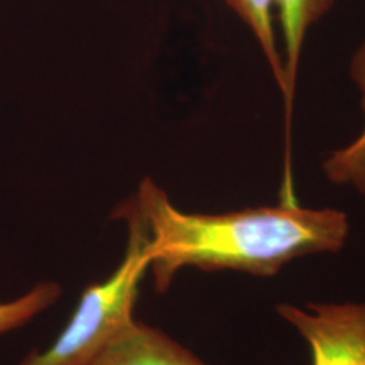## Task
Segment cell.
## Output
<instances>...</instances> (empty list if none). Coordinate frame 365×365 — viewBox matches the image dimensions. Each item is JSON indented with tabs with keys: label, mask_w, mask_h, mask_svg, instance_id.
I'll return each mask as SVG.
<instances>
[{
	"label": "cell",
	"mask_w": 365,
	"mask_h": 365,
	"mask_svg": "<svg viewBox=\"0 0 365 365\" xmlns=\"http://www.w3.org/2000/svg\"><path fill=\"white\" fill-rule=\"evenodd\" d=\"M133 203L148 232L157 292L168 291L184 268L272 277L291 261L339 252L349 237L344 211L307 209L294 199L223 214L185 212L145 179Z\"/></svg>",
	"instance_id": "cell-1"
},
{
	"label": "cell",
	"mask_w": 365,
	"mask_h": 365,
	"mask_svg": "<svg viewBox=\"0 0 365 365\" xmlns=\"http://www.w3.org/2000/svg\"><path fill=\"white\" fill-rule=\"evenodd\" d=\"M128 221L129 242L115 271L83 289L64 329L43 351L27 353L18 365H86L134 319L143 277L149 269L148 232L133 202L117 212Z\"/></svg>",
	"instance_id": "cell-2"
},
{
	"label": "cell",
	"mask_w": 365,
	"mask_h": 365,
	"mask_svg": "<svg viewBox=\"0 0 365 365\" xmlns=\"http://www.w3.org/2000/svg\"><path fill=\"white\" fill-rule=\"evenodd\" d=\"M276 313L306 342L312 365H365V302L280 303Z\"/></svg>",
	"instance_id": "cell-3"
},
{
	"label": "cell",
	"mask_w": 365,
	"mask_h": 365,
	"mask_svg": "<svg viewBox=\"0 0 365 365\" xmlns=\"http://www.w3.org/2000/svg\"><path fill=\"white\" fill-rule=\"evenodd\" d=\"M86 365H210L158 327L135 318Z\"/></svg>",
	"instance_id": "cell-4"
},
{
	"label": "cell",
	"mask_w": 365,
	"mask_h": 365,
	"mask_svg": "<svg viewBox=\"0 0 365 365\" xmlns=\"http://www.w3.org/2000/svg\"><path fill=\"white\" fill-rule=\"evenodd\" d=\"M336 0H274L284 43V73L287 81L286 102L291 103L300 54L307 31L334 6Z\"/></svg>",
	"instance_id": "cell-5"
},
{
	"label": "cell",
	"mask_w": 365,
	"mask_h": 365,
	"mask_svg": "<svg viewBox=\"0 0 365 365\" xmlns=\"http://www.w3.org/2000/svg\"><path fill=\"white\" fill-rule=\"evenodd\" d=\"M351 75L360 92L365 115V41L353 56ZM327 172L331 180L352 184L365 194V126L360 137L352 145L336 152L327 161Z\"/></svg>",
	"instance_id": "cell-6"
},
{
	"label": "cell",
	"mask_w": 365,
	"mask_h": 365,
	"mask_svg": "<svg viewBox=\"0 0 365 365\" xmlns=\"http://www.w3.org/2000/svg\"><path fill=\"white\" fill-rule=\"evenodd\" d=\"M241 21L250 29L260 43L261 51L268 60L276 81L287 96L284 61L279 53L274 27V0H223Z\"/></svg>",
	"instance_id": "cell-7"
},
{
	"label": "cell",
	"mask_w": 365,
	"mask_h": 365,
	"mask_svg": "<svg viewBox=\"0 0 365 365\" xmlns=\"http://www.w3.org/2000/svg\"><path fill=\"white\" fill-rule=\"evenodd\" d=\"M63 297V287L56 282H39L15 299L0 302V337L25 327L53 307Z\"/></svg>",
	"instance_id": "cell-8"
}]
</instances>
